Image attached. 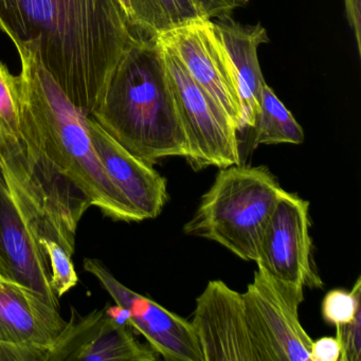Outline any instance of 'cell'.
Here are the masks:
<instances>
[{"mask_svg": "<svg viewBox=\"0 0 361 361\" xmlns=\"http://www.w3.org/2000/svg\"><path fill=\"white\" fill-rule=\"evenodd\" d=\"M0 30L14 45L37 39L44 66L85 116L137 35L119 0H0Z\"/></svg>", "mask_w": 361, "mask_h": 361, "instance_id": "obj_1", "label": "cell"}, {"mask_svg": "<svg viewBox=\"0 0 361 361\" xmlns=\"http://www.w3.org/2000/svg\"><path fill=\"white\" fill-rule=\"evenodd\" d=\"M16 47L22 66L18 85L20 137L24 147L46 158L105 216L126 223L141 221L99 159L86 116L44 66L39 42L16 44Z\"/></svg>", "mask_w": 361, "mask_h": 361, "instance_id": "obj_2", "label": "cell"}, {"mask_svg": "<svg viewBox=\"0 0 361 361\" xmlns=\"http://www.w3.org/2000/svg\"><path fill=\"white\" fill-rule=\"evenodd\" d=\"M88 117L147 166L187 156V139L164 46L157 37L137 33L133 37L111 73L102 100Z\"/></svg>", "mask_w": 361, "mask_h": 361, "instance_id": "obj_3", "label": "cell"}, {"mask_svg": "<svg viewBox=\"0 0 361 361\" xmlns=\"http://www.w3.org/2000/svg\"><path fill=\"white\" fill-rule=\"evenodd\" d=\"M284 193L266 166L240 164L219 169L183 233L213 240L255 263L262 232Z\"/></svg>", "mask_w": 361, "mask_h": 361, "instance_id": "obj_4", "label": "cell"}, {"mask_svg": "<svg viewBox=\"0 0 361 361\" xmlns=\"http://www.w3.org/2000/svg\"><path fill=\"white\" fill-rule=\"evenodd\" d=\"M310 202L285 191L262 232L257 269L295 305L304 301L305 288H321L322 280L312 262Z\"/></svg>", "mask_w": 361, "mask_h": 361, "instance_id": "obj_5", "label": "cell"}, {"mask_svg": "<svg viewBox=\"0 0 361 361\" xmlns=\"http://www.w3.org/2000/svg\"><path fill=\"white\" fill-rule=\"evenodd\" d=\"M162 46L175 104L187 139L188 164L195 171L208 166L221 169L240 164L235 126L194 81L174 52L164 44Z\"/></svg>", "mask_w": 361, "mask_h": 361, "instance_id": "obj_6", "label": "cell"}, {"mask_svg": "<svg viewBox=\"0 0 361 361\" xmlns=\"http://www.w3.org/2000/svg\"><path fill=\"white\" fill-rule=\"evenodd\" d=\"M157 37L225 111L238 132L244 130L235 73L212 20L198 18Z\"/></svg>", "mask_w": 361, "mask_h": 361, "instance_id": "obj_7", "label": "cell"}, {"mask_svg": "<svg viewBox=\"0 0 361 361\" xmlns=\"http://www.w3.org/2000/svg\"><path fill=\"white\" fill-rule=\"evenodd\" d=\"M83 265L126 310L130 326L141 334L157 354L168 361H204L191 321L128 288L99 259H85Z\"/></svg>", "mask_w": 361, "mask_h": 361, "instance_id": "obj_8", "label": "cell"}, {"mask_svg": "<svg viewBox=\"0 0 361 361\" xmlns=\"http://www.w3.org/2000/svg\"><path fill=\"white\" fill-rule=\"evenodd\" d=\"M192 326L204 361H262L242 293L211 281L196 299Z\"/></svg>", "mask_w": 361, "mask_h": 361, "instance_id": "obj_9", "label": "cell"}, {"mask_svg": "<svg viewBox=\"0 0 361 361\" xmlns=\"http://www.w3.org/2000/svg\"><path fill=\"white\" fill-rule=\"evenodd\" d=\"M242 295L262 361H310L312 340L300 323L299 306L289 302L264 272L257 269Z\"/></svg>", "mask_w": 361, "mask_h": 361, "instance_id": "obj_10", "label": "cell"}, {"mask_svg": "<svg viewBox=\"0 0 361 361\" xmlns=\"http://www.w3.org/2000/svg\"><path fill=\"white\" fill-rule=\"evenodd\" d=\"M157 353L143 345L109 310L81 316L73 308L71 319L50 348L48 361H155Z\"/></svg>", "mask_w": 361, "mask_h": 361, "instance_id": "obj_11", "label": "cell"}, {"mask_svg": "<svg viewBox=\"0 0 361 361\" xmlns=\"http://www.w3.org/2000/svg\"><path fill=\"white\" fill-rule=\"evenodd\" d=\"M0 276L32 289L60 310L47 255L31 233L0 168Z\"/></svg>", "mask_w": 361, "mask_h": 361, "instance_id": "obj_12", "label": "cell"}, {"mask_svg": "<svg viewBox=\"0 0 361 361\" xmlns=\"http://www.w3.org/2000/svg\"><path fill=\"white\" fill-rule=\"evenodd\" d=\"M86 126L99 159L141 221L159 216L168 200L166 179L111 138L92 118Z\"/></svg>", "mask_w": 361, "mask_h": 361, "instance_id": "obj_13", "label": "cell"}, {"mask_svg": "<svg viewBox=\"0 0 361 361\" xmlns=\"http://www.w3.org/2000/svg\"><path fill=\"white\" fill-rule=\"evenodd\" d=\"M67 321L32 289L0 276V342L51 348Z\"/></svg>", "mask_w": 361, "mask_h": 361, "instance_id": "obj_14", "label": "cell"}, {"mask_svg": "<svg viewBox=\"0 0 361 361\" xmlns=\"http://www.w3.org/2000/svg\"><path fill=\"white\" fill-rule=\"evenodd\" d=\"M213 25L233 66L245 128H253L261 106L262 90L266 84L257 59V49L262 44L269 42L267 32L259 24L243 26L234 22L230 16L217 18Z\"/></svg>", "mask_w": 361, "mask_h": 361, "instance_id": "obj_15", "label": "cell"}, {"mask_svg": "<svg viewBox=\"0 0 361 361\" xmlns=\"http://www.w3.org/2000/svg\"><path fill=\"white\" fill-rule=\"evenodd\" d=\"M130 24L138 35L159 37L200 18L192 0H130Z\"/></svg>", "mask_w": 361, "mask_h": 361, "instance_id": "obj_16", "label": "cell"}, {"mask_svg": "<svg viewBox=\"0 0 361 361\" xmlns=\"http://www.w3.org/2000/svg\"><path fill=\"white\" fill-rule=\"evenodd\" d=\"M253 128V149L262 145L304 142L303 128L267 84L262 90L261 106Z\"/></svg>", "mask_w": 361, "mask_h": 361, "instance_id": "obj_17", "label": "cell"}, {"mask_svg": "<svg viewBox=\"0 0 361 361\" xmlns=\"http://www.w3.org/2000/svg\"><path fill=\"white\" fill-rule=\"evenodd\" d=\"M42 248L49 262L50 284L60 299L79 283V276L71 259L73 257L54 240H44Z\"/></svg>", "mask_w": 361, "mask_h": 361, "instance_id": "obj_18", "label": "cell"}, {"mask_svg": "<svg viewBox=\"0 0 361 361\" xmlns=\"http://www.w3.org/2000/svg\"><path fill=\"white\" fill-rule=\"evenodd\" d=\"M0 130L20 136V85L18 75H12L0 63Z\"/></svg>", "mask_w": 361, "mask_h": 361, "instance_id": "obj_19", "label": "cell"}, {"mask_svg": "<svg viewBox=\"0 0 361 361\" xmlns=\"http://www.w3.org/2000/svg\"><path fill=\"white\" fill-rule=\"evenodd\" d=\"M361 279L355 282L352 290L333 289L325 295L322 301V317L329 324H345L354 319L361 308Z\"/></svg>", "mask_w": 361, "mask_h": 361, "instance_id": "obj_20", "label": "cell"}, {"mask_svg": "<svg viewBox=\"0 0 361 361\" xmlns=\"http://www.w3.org/2000/svg\"><path fill=\"white\" fill-rule=\"evenodd\" d=\"M336 338L341 348L339 361H360L361 308L350 322L336 326Z\"/></svg>", "mask_w": 361, "mask_h": 361, "instance_id": "obj_21", "label": "cell"}, {"mask_svg": "<svg viewBox=\"0 0 361 361\" xmlns=\"http://www.w3.org/2000/svg\"><path fill=\"white\" fill-rule=\"evenodd\" d=\"M49 348L0 342V361H48Z\"/></svg>", "mask_w": 361, "mask_h": 361, "instance_id": "obj_22", "label": "cell"}, {"mask_svg": "<svg viewBox=\"0 0 361 361\" xmlns=\"http://www.w3.org/2000/svg\"><path fill=\"white\" fill-rule=\"evenodd\" d=\"M200 18L212 20L230 16L236 8L243 7L248 0H192Z\"/></svg>", "mask_w": 361, "mask_h": 361, "instance_id": "obj_23", "label": "cell"}, {"mask_svg": "<svg viewBox=\"0 0 361 361\" xmlns=\"http://www.w3.org/2000/svg\"><path fill=\"white\" fill-rule=\"evenodd\" d=\"M341 348L336 337H322L312 341L310 361H339Z\"/></svg>", "mask_w": 361, "mask_h": 361, "instance_id": "obj_24", "label": "cell"}, {"mask_svg": "<svg viewBox=\"0 0 361 361\" xmlns=\"http://www.w3.org/2000/svg\"><path fill=\"white\" fill-rule=\"evenodd\" d=\"M348 24L354 32L357 49L361 54V0H344Z\"/></svg>", "mask_w": 361, "mask_h": 361, "instance_id": "obj_25", "label": "cell"}, {"mask_svg": "<svg viewBox=\"0 0 361 361\" xmlns=\"http://www.w3.org/2000/svg\"><path fill=\"white\" fill-rule=\"evenodd\" d=\"M119 1L120 4H121L122 8H123L124 12H126V16H128V20H130V0H119Z\"/></svg>", "mask_w": 361, "mask_h": 361, "instance_id": "obj_26", "label": "cell"}]
</instances>
